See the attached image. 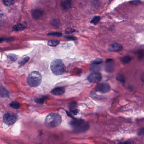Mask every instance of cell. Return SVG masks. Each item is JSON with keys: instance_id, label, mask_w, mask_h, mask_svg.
<instances>
[{"instance_id": "cell-2", "label": "cell", "mask_w": 144, "mask_h": 144, "mask_svg": "<svg viewBox=\"0 0 144 144\" xmlns=\"http://www.w3.org/2000/svg\"><path fill=\"white\" fill-rule=\"evenodd\" d=\"M62 120L60 115L56 113H51L47 116L45 125L49 129L55 128L61 123Z\"/></svg>"}, {"instance_id": "cell-17", "label": "cell", "mask_w": 144, "mask_h": 144, "mask_svg": "<svg viewBox=\"0 0 144 144\" xmlns=\"http://www.w3.org/2000/svg\"><path fill=\"white\" fill-rule=\"evenodd\" d=\"M10 106L14 109H18L20 107L21 105L20 103L17 102V101H13L10 104Z\"/></svg>"}, {"instance_id": "cell-5", "label": "cell", "mask_w": 144, "mask_h": 144, "mask_svg": "<svg viewBox=\"0 0 144 144\" xmlns=\"http://www.w3.org/2000/svg\"><path fill=\"white\" fill-rule=\"evenodd\" d=\"M17 120V116L13 114L7 113L3 117V121L8 125H13Z\"/></svg>"}, {"instance_id": "cell-14", "label": "cell", "mask_w": 144, "mask_h": 144, "mask_svg": "<svg viewBox=\"0 0 144 144\" xmlns=\"http://www.w3.org/2000/svg\"><path fill=\"white\" fill-rule=\"evenodd\" d=\"M9 96V92L8 91L3 87L0 88V96L3 98H6Z\"/></svg>"}, {"instance_id": "cell-31", "label": "cell", "mask_w": 144, "mask_h": 144, "mask_svg": "<svg viewBox=\"0 0 144 144\" xmlns=\"http://www.w3.org/2000/svg\"><path fill=\"white\" fill-rule=\"evenodd\" d=\"M3 19V14L1 10H0V24L2 22Z\"/></svg>"}, {"instance_id": "cell-23", "label": "cell", "mask_w": 144, "mask_h": 144, "mask_svg": "<svg viewBox=\"0 0 144 144\" xmlns=\"http://www.w3.org/2000/svg\"><path fill=\"white\" fill-rule=\"evenodd\" d=\"M103 62V60L101 59H96L93 62L92 64L95 65H100Z\"/></svg>"}, {"instance_id": "cell-12", "label": "cell", "mask_w": 144, "mask_h": 144, "mask_svg": "<svg viewBox=\"0 0 144 144\" xmlns=\"http://www.w3.org/2000/svg\"><path fill=\"white\" fill-rule=\"evenodd\" d=\"M43 12L39 9H35L32 11V15L33 17L36 19H39L42 17Z\"/></svg>"}, {"instance_id": "cell-25", "label": "cell", "mask_w": 144, "mask_h": 144, "mask_svg": "<svg viewBox=\"0 0 144 144\" xmlns=\"http://www.w3.org/2000/svg\"><path fill=\"white\" fill-rule=\"evenodd\" d=\"M48 35H52V36H62L61 33L59 32H53V33H49Z\"/></svg>"}, {"instance_id": "cell-32", "label": "cell", "mask_w": 144, "mask_h": 144, "mask_svg": "<svg viewBox=\"0 0 144 144\" xmlns=\"http://www.w3.org/2000/svg\"><path fill=\"white\" fill-rule=\"evenodd\" d=\"M65 38L68 39L72 40H75L77 39V38L74 36H66Z\"/></svg>"}, {"instance_id": "cell-18", "label": "cell", "mask_w": 144, "mask_h": 144, "mask_svg": "<svg viewBox=\"0 0 144 144\" xmlns=\"http://www.w3.org/2000/svg\"><path fill=\"white\" fill-rule=\"evenodd\" d=\"M100 19H101L100 16H95L92 19L91 21L90 22V23H91V24H94L95 25H97L99 22V21H100Z\"/></svg>"}, {"instance_id": "cell-19", "label": "cell", "mask_w": 144, "mask_h": 144, "mask_svg": "<svg viewBox=\"0 0 144 144\" xmlns=\"http://www.w3.org/2000/svg\"><path fill=\"white\" fill-rule=\"evenodd\" d=\"M29 59V57H24V58L21 59V60H20L19 62V64L20 66H22L24 65L27 62H28Z\"/></svg>"}, {"instance_id": "cell-1", "label": "cell", "mask_w": 144, "mask_h": 144, "mask_svg": "<svg viewBox=\"0 0 144 144\" xmlns=\"http://www.w3.org/2000/svg\"><path fill=\"white\" fill-rule=\"evenodd\" d=\"M69 125L74 131L77 133L85 132L89 129L90 127L88 123L82 119H73L69 122Z\"/></svg>"}, {"instance_id": "cell-7", "label": "cell", "mask_w": 144, "mask_h": 144, "mask_svg": "<svg viewBox=\"0 0 144 144\" xmlns=\"http://www.w3.org/2000/svg\"><path fill=\"white\" fill-rule=\"evenodd\" d=\"M101 79V74L98 72H94L88 77V80L90 83H92L99 82Z\"/></svg>"}, {"instance_id": "cell-28", "label": "cell", "mask_w": 144, "mask_h": 144, "mask_svg": "<svg viewBox=\"0 0 144 144\" xmlns=\"http://www.w3.org/2000/svg\"><path fill=\"white\" fill-rule=\"evenodd\" d=\"M144 133V128H141L140 129V130L139 131L138 133V134L139 136L143 135Z\"/></svg>"}, {"instance_id": "cell-33", "label": "cell", "mask_w": 144, "mask_h": 144, "mask_svg": "<svg viewBox=\"0 0 144 144\" xmlns=\"http://www.w3.org/2000/svg\"><path fill=\"white\" fill-rule=\"evenodd\" d=\"M44 99H45V97L43 98L39 99L38 100L37 102L38 103H39L40 104H42L44 102Z\"/></svg>"}, {"instance_id": "cell-26", "label": "cell", "mask_w": 144, "mask_h": 144, "mask_svg": "<svg viewBox=\"0 0 144 144\" xmlns=\"http://www.w3.org/2000/svg\"><path fill=\"white\" fill-rule=\"evenodd\" d=\"M130 4L133 5H138L141 3V1L139 0H134L130 2Z\"/></svg>"}, {"instance_id": "cell-24", "label": "cell", "mask_w": 144, "mask_h": 144, "mask_svg": "<svg viewBox=\"0 0 144 144\" xmlns=\"http://www.w3.org/2000/svg\"><path fill=\"white\" fill-rule=\"evenodd\" d=\"M8 57L10 59V60L12 61H16L17 59V56L14 54H10L8 55Z\"/></svg>"}, {"instance_id": "cell-27", "label": "cell", "mask_w": 144, "mask_h": 144, "mask_svg": "<svg viewBox=\"0 0 144 144\" xmlns=\"http://www.w3.org/2000/svg\"><path fill=\"white\" fill-rule=\"evenodd\" d=\"M75 32V30L71 28H68L66 29L65 31V33L67 34H69L70 33H73V32Z\"/></svg>"}, {"instance_id": "cell-8", "label": "cell", "mask_w": 144, "mask_h": 144, "mask_svg": "<svg viewBox=\"0 0 144 144\" xmlns=\"http://www.w3.org/2000/svg\"><path fill=\"white\" fill-rule=\"evenodd\" d=\"M114 61L113 59H108L106 60L105 69L106 72L109 73L113 72L114 70Z\"/></svg>"}, {"instance_id": "cell-30", "label": "cell", "mask_w": 144, "mask_h": 144, "mask_svg": "<svg viewBox=\"0 0 144 144\" xmlns=\"http://www.w3.org/2000/svg\"><path fill=\"white\" fill-rule=\"evenodd\" d=\"M118 144H136L135 142L131 141H126V142H120Z\"/></svg>"}, {"instance_id": "cell-9", "label": "cell", "mask_w": 144, "mask_h": 144, "mask_svg": "<svg viewBox=\"0 0 144 144\" xmlns=\"http://www.w3.org/2000/svg\"><path fill=\"white\" fill-rule=\"evenodd\" d=\"M123 48L122 45L118 43H114L110 45L108 50L112 52H118L121 50Z\"/></svg>"}, {"instance_id": "cell-21", "label": "cell", "mask_w": 144, "mask_h": 144, "mask_svg": "<svg viewBox=\"0 0 144 144\" xmlns=\"http://www.w3.org/2000/svg\"><path fill=\"white\" fill-rule=\"evenodd\" d=\"M3 2L5 5L10 6L14 3V0H3Z\"/></svg>"}, {"instance_id": "cell-15", "label": "cell", "mask_w": 144, "mask_h": 144, "mask_svg": "<svg viewBox=\"0 0 144 144\" xmlns=\"http://www.w3.org/2000/svg\"><path fill=\"white\" fill-rule=\"evenodd\" d=\"M25 27L24 25L22 24H17L16 25H14L13 27V29L14 31H22L25 29Z\"/></svg>"}, {"instance_id": "cell-20", "label": "cell", "mask_w": 144, "mask_h": 144, "mask_svg": "<svg viewBox=\"0 0 144 144\" xmlns=\"http://www.w3.org/2000/svg\"><path fill=\"white\" fill-rule=\"evenodd\" d=\"M60 41L57 40H50L48 42V45L51 46H55L59 44Z\"/></svg>"}, {"instance_id": "cell-10", "label": "cell", "mask_w": 144, "mask_h": 144, "mask_svg": "<svg viewBox=\"0 0 144 144\" xmlns=\"http://www.w3.org/2000/svg\"><path fill=\"white\" fill-rule=\"evenodd\" d=\"M65 92V88L64 87H58L52 90L51 92L53 95L61 96Z\"/></svg>"}, {"instance_id": "cell-3", "label": "cell", "mask_w": 144, "mask_h": 144, "mask_svg": "<svg viewBox=\"0 0 144 144\" xmlns=\"http://www.w3.org/2000/svg\"><path fill=\"white\" fill-rule=\"evenodd\" d=\"M51 69L54 75H59L64 73L66 67L61 59H55L51 64Z\"/></svg>"}, {"instance_id": "cell-11", "label": "cell", "mask_w": 144, "mask_h": 144, "mask_svg": "<svg viewBox=\"0 0 144 144\" xmlns=\"http://www.w3.org/2000/svg\"><path fill=\"white\" fill-rule=\"evenodd\" d=\"M69 110L71 112L74 114V115H77L78 112L77 108V103L75 101H73L69 104Z\"/></svg>"}, {"instance_id": "cell-13", "label": "cell", "mask_w": 144, "mask_h": 144, "mask_svg": "<svg viewBox=\"0 0 144 144\" xmlns=\"http://www.w3.org/2000/svg\"><path fill=\"white\" fill-rule=\"evenodd\" d=\"M72 3L70 0H65L61 3V7L64 10H68L71 7Z\"/></svg>"}, {"instance_id": "cell-16", "label": "cell", "mask_w": 144, "mask_h": 144, "mask_svg": "<svg viewBox=\"0 0 144 144\" xmlns=\"http://www.w3.org/2000/svg\"><path fill=\"white\" fill-rule=\"evenodd\" d=\"M121 61L123 64H126L130 62L131 60V57L129 56H123L121 57Z\"/></svg>"}, {"instance_id": "cell-34", "label": "cell", "mask_w": 144, "mask_h": 144, "mask_svg": "<svg viewBox=\"0 0 144 144\" xmlns=\"http://www.w3.org/2000/svg\"><path fill=\"white\" fill-rule=\"evenodd\" d=\"M3 40V39L2 38H0V42H1Z\"/></svg>"}, {"instance_id": "cell-6", "label": "cell", "mask_w": 144, "mask_h": 144, "mask_svg": "<svg viewBox=\"0 0 144 144\" xmlns=\"http://www.w3.org/2000/svg\"><path fill=\"white\" fill-rule=\"evenodd\" d=\"M110 86L107 83H104L97 84L95 87V90L101 93H106L110 90Z\"/></svg>"}, {"instance_id": "cell-22", "label": "cell", "mask_w": 144, "mask_h": 144, "mask_svg": "<svg viewBox=\"0 0 144 144\" xmlns=\"http://www.w3.org/2000/svg\"><path fill=\"white\" fill-rule=\"evenodd\" d=\"M117 80L119 81L120 82H122V83H124L125 81V79L124 77L123 76V75H119L117 77Z\"/></svg>"}, {"instance_id": "cell-4", "label": "cell", "mask_w": 144, "mask_h": 144, "mask_svg": "<svg viewBox=\"0 0 144 144\" xmlns=\"http://www.w3.org/2000/svg\"><path fill=\"white\" fill-rule=\"evenodd\" d=\"M42 81V75L37 71L31 73L27 79V82L29 86L36 87L39 85Z\"/></svg>"}, {"instance_id": "cell-29", "label": "cell", "mask_w": 144, "mask_h": 144, "mask_svg": "<svg viewBox=\"0 0 144 144\" xmlns=\"http://www.w3.org/2000/svg\"><path fill=\"white\" fill-rule=\"evenodd\" d=\"M99 3L97 0H93V1L92 5H94V7H96L99 6Z\"/></svg>"}]
</instances>
